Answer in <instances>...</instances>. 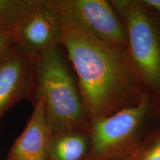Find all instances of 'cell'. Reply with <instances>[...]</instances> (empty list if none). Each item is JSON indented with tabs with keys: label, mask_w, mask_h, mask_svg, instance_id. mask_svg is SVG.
I'll list each match as a JSON object with an SVG mask.
<instances>
[{
	"label": "cell",
	"mask_w": 160,
	"mask_h": 160,
	"mask_svg": "<svg viewBox=\"0 0 160 160\" xmlns=\"http://www.w3.org/2000/svg\"><path fill=\"white\" fill-rule=\"evenodd\" d=\"M62 31L59 15L51 0H39L13 35L17 50L30 59L37 57L59 47Z\"/></svg>",
	"instance_id": "obj_6"
},
{
	"label": "cell",
	"mask_w": 160,
	"mask_h": 160,
	"mask_svg": "<svg viewBox=\"0 0 160 160\" xmlns=\"http://www.w3.org/2000/svg\"><path fill=\"white\" fill-rule=\"evenodd\" d=\"M142 2L148 9H153L160 13V0H143Z\"/></svg>",
	"instance_id": "obj_13"
},
{
	"label": "cell",
	"mask_w": 160,
	"mask_h": 160,
	"mask_svg": "<svg viewBox=\"0 0 160 160\" xmlns=\"http://www.w3.org/2000/svg\"><path fill=\"white\" fill-rule=\"evenodd\" d=\"M16 50L17 47L13 36L0 33V64L13 54Z\"/></svg>",
	"instance_id": "obj_12"
},
{
	"label": "cell",
	"mask_w": 160,
	"mask_h": 160,
	"mask_svg": "<svg viewBox=\"0 0 160 160\" xmlns=\"http://www.w3.org/2000/svg\"><path fill=\"white\" fill-rule=\"evenodd\" d=\"M125 160H160V129L142 142Z\"/></svg>",
	"instance_id": "obj_11"
},
{
	"label": "cell",
	"mask_w": 160,
	"mask_h": 160,
	"mask_svg": "<svg viewBox=\"0 0 160 160\" xmlns=\"http://www.w3.org/2000/svg\"><path fill=\"white\" fill-rule=\"evenodd\" d=\"M90 151L87 130L52 133L47 160H86Z\"/></svg>",
	"instance_id": "obj_9"
},
{
	"label": "cell",
	"mask_w": 160,
	"mask_h": 160,
	"mask_svg": "<svg viewBox=\"0 0 160 160\" xmlns=\"http://www.w3.org/2000/svg\"><path fill=\"white\" fill-rule=\"evenodd\" d=\"M110 2L125 27L130 57L149 91L160 93V39L147 8L137 0Z\"/></svg>",
	"instance_id": "obj_4"
},
{
	"label": "cell",
	"mask_w": 160,
	"mask_h": 160,
	"mask_svg": "<svg viewBox=\"0 0 160 160\" xmlns=\"http://www.w3.org/2000/svg\"><path fill=\"white\" fill-rule=\"evenodd\" d=\"M52 133L48 124L42 99L33 102V111L6 160H47Z\"/></svg>",
	"instance_id": "obj_8"
},
{
	"label": "cell",
	"mask_w": 160,
	"mask_h": 160,
	"mask_svg": "<svg viewBox=\"0 0 160 160\" xmlns=\"http://www.w3.org/2000/svg\"><path fill=\"white\" fill-rule=\"evenodd\" d=\"M57 12L62 30L61 45L77 74L89 122L137 105L150 95L127 50L102 41L73 18Z\"/></svg>",
	"instance_id": "obj_1"
},
{
	"label": "cell",
	"mask_w": 160,
	"mask_h": 160,
	"mask_svg": "<svg viewBox=\"0 0 160 160\" xmlns=\"http://www.w3.org/2000/svg\"><path fill=\"white\" fill-rule=\"evenodd\" d=\"M152 109L151 95L137 105L109 117L90 121V151L86 160H125L138 148Z\"/></svg>",
	"instance_id": "obj_3"
},
{
	"label": "cell",
	"mask_w": 160,
	"mask_h": 160,
	"mask_svg": "<svg viewBox=\"0 0 160 160\" xmlns=\"http://www.w3.org/2000/svg\"><path fill=\"white\" fill-rule=\"evenodd\" d=\"M59 13L73 18L98 39L127 50L128 37L119 16L106 0H51Z\"/></svg>",
	"instance_id": "obj_5"
},
{
	"label": "cell",
	"mask_w": 160,
	"mask_h": 160,
	"mask_svg": "<svg viewBox=\"0 0 160 160\" xmlns=\"http://www.w3.org/2000/svg\"><path fill=\"white\" fill-rule=\"evenodd\" d=\"M31 60L34 77L32 101L43 99L51 133L87 130L89 120L59 47Z\"/></svg>",
	"instance_id": "obj_2"
},
{
	"label": "cell",
	"mask_w": 160,
	"mask_h": 160,
	"mask_svg": "<svg viewBox=\"0 0 160 160\" xmlns=\"http://www.w3.org/2000/svg\"><path fill=\"white\" fill-rule=\"evenodd\" d=\"M33 83L31 60L16 50L0 64V120L16 104L32 99Z\"/></svg>",
	"instance_id": "obj_7"
},
{
	"label": "cell",
	"mask_w": 160,
	"mask_h": 160,
	"mask_svg": "<svg viewBox=\"0 0 160 160\" xmlns=\"http://www.w3.org/2000/svg\"><path fill=\"white\" fill-rule=\"evenodd\" d=\"M39 0H0V33L12 35Z\"/></svg>",
	"instance_id": "obj_10"
}]
</instances>
